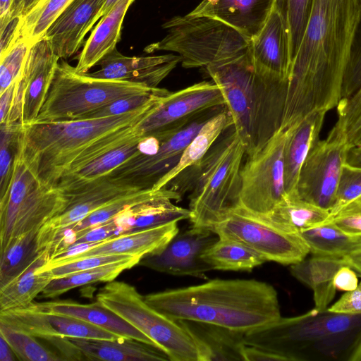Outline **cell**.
Masks as SVG:
<instances>
[{"label":"cell","instance_id":"1","mask_svg":"<svg viewBox=\"0 0 361 361\" xmlns=\"http://www.w3.org/2000/svg\"><path fill=\"white\" fill-rule=\"evenodd\" d=\"M360 11V0H314L291 64L281 128L336 108Z\"/></svg>","mask_w":361,"mask_h":361},{"label":"cell","instance_id":"2","mask_svg":"<svg viewBox=\"0 0 361 361\" xmlns=\"http://www.w3.org/2000/svg\"><path fill=\"white\" fill-rule=\"evenodd\" d=\"M145 302L174 320L213 324L247 332L281 317L278 293L255 279H213L144 295Z\"/></svg>","mask_w":361,"mask_h":361},{"label":"cell","instance_id":"3","mask_svg":"<svg viewBox=\"0 0 361 361\" xmlns=\"http://www.w3.org/2000/svg\"><path fill=\"white\" fill-rule=\"evenodd\" d=\"M244 339L284 361H361V314L314 308L247 331Z\"/></svg>","mask_w":361,"mask_h":361},{"label":"cell","instance_id":"4","mask_svg":"<svg viewBox=\"0 0 361 361\" xmlns=\"http://www.w3.org/2000/svg\"><path fill=\"white\" fill-rule=\"evenodd\" d=\"M250 47L240 56L205 67L221 91L247 156L260 150L280 129L288 86V81L257 73Z\"/></svg>","mask_w":361,"mask_h":361},{"label":"cell","instance_id":"5","mask_svg":"<svg viewBox=\"0 0 361 361\" xmlns=\"http://www.w3.org/2000/svg\"><path fill=\"white\" fill-rule=\"evenodd\" d=\"M162 98L138 109L114 116L54 122L34 121L21 126L20 148L40 180L47 185L57 187L75 159L94 142L113 132L136 125Z\"/></svg>","mask_w":361,"mask_h":361},{"label":"cell","instance_id":"6","mask_svg":"<svg viewBox=\"0 0 361 361\" xmlns=\"http://www.w3.org/2000/svg\"><path fill=\"white\" fill-rule=\"evenodd\" d=\"M245 154L234 126L226 130L199 164L178 173L167 188L190 195L191 226L210 230L239 204L240 171Z\"/></svg>","mask_w":361,"mask_h":361},{"label":"cell","instance_id":"7","mask_svg":"<svg viewBox=\"0 0 361 361\" xmlns=\"http://www.w3.org/2000/svg\"><path fill=\"white\" fill-rule=\"evenodd\" d=\"M166 35L145 49L147 53L176 52L186 68L207 67L245 54L251 39L230 25L204 16H175L163 25Z\"/></svg>","mask_w":361,"mask_h":361},{"label":"cell","instance_id":"8","mask_svg":"<svg viewBox=\"0 0 361 361\" xmlns=\"http://www.w3.org/2000/svg\"><path fill=\"white\" fill-rule=\"evenodd\" d=\"M66 204L62 190L40 180L19 143L9 189L0 198V250L17 238L40 230Z\"/></svg>","mask_w":361,"mask_h":361},{"label":"cell","instance_id":"9","mask_svg":"<svg viewBox=\"0 0 361 361\" xmlns=\"http://www.w3.org/2000/svg\"><path fill=\"white\" fill-rule=\"evenodd\" d=\"M156 88L138 82L98 78L88 73H80L62 60L58 63L45 102L34 121L81 119L115 100Z\"/></svg>","mask_w":361,"mask_h":361},{"label":"cell","instance_id":"10","mask_svg":"<svg viewBox=\"0 0 361 361\" xmlns=\"http://www.w3.org/2000/svg\"><path fill=\"white\" fill-rule=\"evenodd\" d=\"M96 301L146 335L170 360L199 361L196 344L181 322L148 305L135 286L108 282L96 295Z\"/></svg>","mask_w":361,"mask_h":361},{"label":"cell","instance_id":"11","mask_svg":"<svg viewBox=\"0 0 361 361\" xmlns=\"http://www.w3.org/2000/svg\"><path fill=\"white\" fill-rule=\"evenodd\" d=\"M224 106L200 112L176 124L147 135L140 151L109 176L128 180L143 188L153 186L178 164L188 144L200 128Z\"/></svg>","mask_w":361,"mask_h":361},{"label":"cell","instance_id":"12","mask_svg":"<svg viewBox=\"0 0 361 361\" xmlns=\"http://www.w3.org/2000/svg\"><path fill=\"white\" fill-rule=\"evenodd\" d=\"M211 231L219 238L245 244L266 261L283 265L298 263L310 253L307 245L299 235L279 229L262 215L240 204L230 209Z\"/></svg>","mask_w":361,"mask_h":361},{"label":"cell","instance_id":"13","mask_svg":"<svg viewBox=\"0 0 361 361\" xmlns=\"http://www.w3.org/2000/svg\"><path fill=\"white\" fill-rule=\"evenodd\" d=\"M288 129H280L256 153L247 156L240 171L239 204L268 214L287 197L284 187V148Z\"/></svg>","mask_w":361,"mask_h":361},{"label":"cell","instance_id":"14","mask_svg":"<svg viewBox=\"0 0 361 361\" xmlns=\"http://www.w3.org/2000/svg\"><path fill=\"white\" fill-rule=\"evenodd\" d=\"M350 149L345 137L333 127L326 139L319 140L307 154L300 171L297 197L330 212Z\"/></svg>","mask_w":361,"mask_h":361},{"label":"cell","instance_id":"15","mask_svg":"<svg viewBox=\"0 0 361 361\" xmlns=\"http://www.w3.org/2000/svg\"><path fill=\"white\" fill-rule=\"evenodd\" d=\"M60 59L42 38L30 49L20 76L13 82L12 102L1 125L25 126L37 117L49 91Z\"/></svg>","mask_w":361,"mask_h":361},{"label":"cell","instance_id":"16","mask_svg":"<svg viewBox=\"0 0 361 361\" xmlns=\"http://www.w3.org/2000/svg\"><path fill=\"white\" fill-rule=\"evenodd\" d=\"M218 238L210 230L191 226L178 232L159 252L142 257L139 264L171 275L205 279L212 269L202 255Z\"/></svg>","mask_w":361,"mask_h":361},{"label":"cell","instance_id":"17","mask_svg":"<svg viewBox=\"0 0 361 361\" xmlns=\"http://www.w3.org/2000/svg\"><path fill=\"white\" fill-rule=\"evenodd\" d=\"M142 189L145 188L107 175L73 190L63 192L66 199L64 209L40 229V234L48 245L56 233L113 201Z\"/></svg>","mask_w":361,"mask_h":361},{"label":"cell","instance_id":"18","mask_svg":"<svg viewBox=\"0 0 361 361\" xmlns=\"http://www.w3.org/2000/svg\"><path fill=\"white\" fill-rule=\"evenodd\" d=\"M224 105L226 102L219 86L213 81H202L170 92L136 126L147 135L207 109Z\"/></svg>","mask_w":361,"mask_h":361},{"label":"cell","instance_id":"19","mask_svg":"<svg viewBox=\"0 0 361 361\" xmlns=\"http://www.w3.org/2000/svg\"><path fill=\"white\" fill-rule=\"evenodd\" d=\"M0 323L48 341L63 338L113 340L121 337L68 315L39 310L32 303L26 307L0 312Z\"/></svg>","mask_w":361,"mask_h":361},{"label":"cell","instance_id":"20","mask_svg":"<svg viewBox=\"0 0 361 361\" xmlns=\"http://www.w3.org/2000/svg\"><path fill=\"white\" fill-rule=\"evenodd\" d=\"M178 222L172 221L110 238L79 253L52 258L43 269H49L82 258L97 255H129L142 258L161 250L179 232Z\"/></svg>","mask_w":361,"mask_h":361},{"label":"cell","instance_id":"21","mask_svg":"<svg viewBox=\"0 0 361 361\" xmlns=\"http://www.w3.org/2000/svg\"><path fill=\"white\" fill-rule=\"evenodd\" d=\"M180 61L179 55L172 54L127 56L116 48L97 63L99 70L88 73L98 78L138 82L155 88Z\"/></svg>","mask_w":361,"mask_h":361},{"label":"cell","instance_id":"22","mask_svg":"<svg viewBox=\"0 0 361 361\" xmlns=\"http://www.w3.org/2000/svg\"><path fill=\"white\" fill-rule=\"evenodd\" d=\"M105 0H73L46 31L43 38L60 59L75 54L84 38L98 20Z\"/></svg>","mask_w":361,"mask_h":361},{"label":"cell","instance_id":"23","mask_svg":"<svg viewBox=\"0 0 361 361\" xmlns=\"http://www.w3.org/2000/svg\"><path fill=\"white\" fill-rule=\"evenodd\" d=\"M250 49L257 73L269 80L288 81L291 68L288 36L274 8L260 33L251 39Z\"/></svg>","mask_w":361,"mask_h":361},{"label":"cell","instance_id":"24","mask_svg":"<svg viewBox=\"0 0 361 361\" xmlns=\"http://www.w3.org/2000/svg\"><path fill=\"white\" fill-rule=\"evenodd\" d=\"M274 0H202L189 14L219 20L250 39L266 24Z\"/></svg>","mask_w":361,"mask_h":361},{"label":"cell","instance_id":"25","mask_svg":"<svg viewBox=\"0 0 361 361\" xmlns=\"http://www.w3.org/2000/svg\"><path fill=\"white\" fill-rule=\"evenodd\" d=\"M181 196L166 187L154 197L129 207L111 219L116 236L190 218L189 209L175 205Z\"/></svg>","mask_w":361,"mask_h":361},{"label":"cell","instance_id":"26","mask_svg":"<svg viewBox=\"0 0 361 361\" xmlns=\"http://www.w3.org/2000/svg\"><path fill=\"white\" fill-rule=\"evenodd\" d=\"M81 360L107 361H168L161 350L138 340L66 338Z\"/></svg>","mask_w":361,"mask_h":361},{"label":"cell","instance_id":"27","mask_svg":"<svg viewBox=\"0 0 361 361\" xmlns=\"http://www.w3.org/2000/svg\"><path fill=\"white\" fill-rule=\"evenodd\" d=\"M192 337L199 361H244L245 332L221 326L190 320H178Z\"/></svg>","mask_w":361,"mask_h":361},{"label":"cell","instance_id":"28","mask_svg":"<svg viewBox=\"0 0 361 361\" xmlns=\"http://www.w3.org/2000/svg\"><path fill=\"white\" fill-rule=\"evenodd\" d=\"M326 111H314L288 128L284 148V187L288 197H297L301 167L310 150L319 140Z\"/></svg>","mask_w":361,"mask_h":361},{"label":"cell","instance_id":"29","mask_svg":"<svg viewBox=\"0 0 361 361\" xmlns=\"http://www.w3.org/2000/svg\"><path fill=\"white\" fill-rule=\"evenodd\" d=\"M32 305L39 310L68 315L97 326L118 336L134 338L157 348L154 342L146 335L104 307L97 301L90 304H81L71 300H54L33 302Z\"/></svg>","mask_w":361,"mask_h":361},{"label":"cell","instance_id":"30","mask_svg":"<svg viewBox=\"0 0 361 361\" xmlns=\"http://www.w3.org/2000/svg\"><path fill=\"white\" fill-rule=\"evenodd\" d=\"M134 0H119L115 6L100 18L78 56L75 70L88 73L92 67L116 48L126 12Z\"/></svg>","mask_w":361,"mask_h":361},{"label":"cell","instance_id":"31","mask_svg":"<svg viewBox=\"0 0 361 361\" xmlns=\"http://www.w3.org/2000/svg\"><path fill=\"white\" fill-rule=\"evenodd\" d=\"M344 265L343 258L312 255L291 264L290 271L293 276L312 290L314 308L323 310L335 297L334 276Z\"/></svg>","mask_w":361,"mask_h":361},{"label":"cell","instance_id":"32","mask_svg":"<svg viewBox=\"0 0 361 361\" xmlns=\"http://www.w3.org/2000/svg\"><path fill=\"white\" fill-rule=\"evenodd\" d=\"M52 258L49 250L22 274L0 288V312L26 307L55 278L51 269L43 267Z\"/></svg>","mask_w":361,"mask_h":361},{"label":"cell","instance_id":"33","mask_svg":"<svg viewBox=\"0 0 361 361\" xmlns=\"http://www.w3.org/2000/svg\"><path fill=\"white\" fill-rule=\"evenodd\" d=\"M233 125L232 117L226 106L203 125L185 149L176 166L159 180L152 189L160 190L178 173L199 164L221 135Z\"/></svg>","mask_w":361,"mask_h":361},{"label":"cell","instance_id":"34","mask_svg":"<svg viewBox=\"0 0 361 361\" xmlns=\"http://www.w3.org/2000/svg\"><path fill=\"white\" fill-rule=\"evenodd\" d=\"M143 135L135 140L116 147L98 157L82 169L63 176L57 187L63 192H68L109 175L130 158L140 151V142Z\"/></svg>","mask_w":361,"mask_h":361},{"label":"cell","instance_id":"35","mask_svg":"<svg viewBox=\"0 0 361 361\" xmlns=\"http://www.w3.org/2000/svg\"><path fill=\"white\" fill-rule=\"evenodd\" d=\"M262 216L279 229L300 235L304 230L324 222L329 212L298 197L287 196Z\"/></svg>","mask_w":361,"mask_h":361},{"label":"cell","instance_id":"36","mask_svg":"<svg viewBox=\"0 0 361 361\" xmlns=\"http://www.w3.org/2000/svg\"><path fill=\"white\" fill-rule=\"evenodd\" d=\"M300 236L314 255L343 258L361 247V237L348 235L330 221L305 229Z\"/></svg>","mask_w":361,"mask_h":361},{"label":"cell","instance_id":"37","mask_svg":"<svg viewBox=\"0 0 361 361\" xmlns=\"http://www.w3.org/2000/svg\"><path fill=\"white\" fill-rule=\"evenodd\" d=\"M46 250L42 244L39 230L17 238L1 250L0 288L22 274Z\"/></svg>","mask_w":361,"mask_h":361},{"label":"cell","instance_id":"38","mask_svg":"<svg viewBox=\"0 0 361 361\" xmlns=\"http://www.w3.org/2000/svg\"><path fill=\"white\" fill-rule=\"evenodd\" d=\"M212 270L247 271L267 262L250 247L238 241L219 238L202 255Z\"/></svg>","mask_w":361,"mask_h":361},{"label":"cell","instance_id":"39","mask_svg":"<svg viewBox=\"0 0 361 361\" xmlns=\"http://www.w3.org/2000/svg\"><path fill=\"white\" fill-rule=\"evenodd\" d=\"M141 259V257L135 256L120 262L54 279L42 292V297L54 298L78 286L97 282L112 281L125 270L139 264Z\"/></svg>","mask_w":361,"mask_h":361},{"label":"cell","instance_id":"40","mask_svg":"<svg viewBox=\"0 0 361 361\" xmlns=\"http://www.w3.org/2000/svg\"><path fill=\"white\" fill-rule=\"evenodd\" d=\"M72 1L38 0L29 13L20 18L16 37H23L33 44L40 40L49 27Z\"/></svg>","mask_w":361,"mask_h":361},{"label":"cell","instance_id":"41","mask_svg":"<svg viewBox=\"0 0 361 361\" xmlns=\"http://www.w3.org/2000/svg\"><path fill=\"white\" fill-rule=\"evenodd\" d=\"M314 0H274L288 36L291 64L304 35Z\"/></svg>","mask_w":361,"mask_h":361},{"label":"cell","instance_id":"42","mask_svg":"<svg viewBox=\"0 0 361 361\" xmlns=\"http://www.w3.org/2000/svg\"><path fill=\"white\" fill-rule=\"evenodd\" d=\"M0 335L21 360L60 361L63 359L41 344L36 337L0 323Z\"/></svg>","mask_w":361,"mask_h":361},{"label":"cell","instance_id":"43","mask_svg":"<svg viewBox=\"0 0 361 361\" xmlns=\"http://www.w3.org/2000/svg\"><path fill=\"white\" fill-rule=\"evenodd\" d=\"M34 44L18 37L0 54V93L20 76Z\"/></svg>","mask_w":361,"mask_h":361},{"label":"cell","instance_id":"44","mask_svg":"<svg viewBox=\"0 0 361 361\" xmlns=\"http://www.w3.org/2000/svg\"><path fill=\"white\" fill-rule=\"evenodd\" d=\"M21 125H1L0 198L8 192L13 174L14 163L19 148Z\"/></svg>","mask_w":361,"mask_h":361},{"label":"cell","instance_id":"45","mask_svg":"<svg viewBox=\"0 0 361 361\" xmlns=\"http://www.w3.org/2000/svg\"><path fill=\"white\" fill-rule=\"evenodd\" d=\"M170 92L166 89L157 87L154 90L131 95L115 100L86 114L81 119L110 117L121 115L157 101Z\"/></svg>","mask_w":361,"mask_h":361},{"label":"cell","instance_id":"46","mask_svg":"<svg viewBox=\"0 0 361 361\" xmlns=\"http://www.w3.org/2000/svg\"><path fill=\"white\" fill-rule=\"evenodd\" d=\"M336 109L338 125L350 140L361 145V87L351 96L341 99Z\"/></svg>","mask_w":361,"mask_h":361},{"label":"cell","instance_id":"47","mask_svg":"<svg viewBox=\"0 0 361 361\" xmlns=\"http://www.w3.org/2000/svg\"><path fill=\"white\" fill-rule=\"evenodd\" d=\"M361 197V167L345 162L336 188L335 202L329 212L334 214L350 202Z\"/></svg>","mask_w":361,"mask_h":361},{"label":"cell","instance_id":"48","mask_svg":"<svg viewBox=\"0 0 361 361\" xmlns=\"http://www.w3.org/2000/svg\"><path fill=\"white\" fill-rule=\"evenodd\" d=\"M361 87V11L355 30L349 59L343 76L341 99L347 98Z\"/></svg>","mask_w":361,"mask_h":361},{"label":"cell","instance_id":"49","mask_svg":"<svg viewBox=\"0 0 361 361\" xmlns=\"http://www.w3.org/2000/svg\"><path fill=\"white\" fill-rule=\"evenodd\" d=\"M325 221L333 223L348 235L361 237V197L329 215Z\"/></svg>","mask_w":361,"mask_h":361},{"label":"cell","instance_id":"50","mask_svg":"<svg viewBox=\"0 0 361 361\" xmlns=\"http://www.w3.org/2000/svg\"><path fill=\"white\" fill-rule=\"evenodd\" d=\"M135 257L129 255H106L87 257L51 268L55 279L73 273L120 262Z\"/></svg>","mask_w":361,"mask_h":361},{"label":"cell","instance_id":"51","mask_svg":"<svg viewBox=\"0 0 361 361\" xmlns=\"http://www.w3.org/2000/svg\"><path fill=\"white\" fill-rule=\"evenodd\" d=\"M329 310L345 314H361V282L350 291H346Z\"/></svg>","mask_w":361,"mask_h":361},{"label":"cell","instance_id":"52","mask_svg":"<svg viewBox=\"0 0 361 361\" xmlns=\"http://www.w3.org/2000/svg\"><path fill=\"white\" fill-rule=\"evenodd\" d=\"M334 283L336 289L350 291L358 285L356 272L347 265L341 267L336 273Z\"/></svg>","mask_w":361,"mask_h":361},{"label":"cell","instance_id":"53","mask_svg":"<svg viewBox=\"0 0 361 361\" xmlns=\"http://www.w3.org/2000/svg\"><path fill=\"white\" fill-rule=\"evenodd\" d=\"M244 361H284L281 356L269 350L246 345L243 350Z\"/></svg>","mask_w":361,"mask_h":361},{"label":"cell","instance_id":"54","mask_svg":"<svg viewBox=\"0 0 361 361\" xmlns=\"http://www.w3.org/2000/svg\"><path fill=\"white\" fill-rule=\"evenodd\" d=\"M37 1L38 0H13L11 19L23 18L29 13Z\"/></svg>","mask_w":361,"mask_h":361},{"label":"cell","instance_id":"55","mask_svg":"<svg viewBox=\"0 0 361 361\" xmlns=\"http://www.w3.org/2000/svg\"><path fill=\"white\" fill-rule=\"evenodd\" d=\"M13 0H0V32L3 31L11 21V11Z\"/></svg>","mask_w":361,"mask_h":361},{"label":"cell","instance_id":"56","mask_svg":"<svg viewBox=\"0 0 361 361\" xmlns=\"http://www.w3.org/2000/svg\"><path fill=\"white\" fill-rule=\"evenodd\" d=\"M345 265L361 276V247L343 257Z\"/></svg>","mask_w":361,"mask_h":361},{"label":"cell","instance_id":"57","mask_svg":"<svg viewBox=\"0 0 361 361\" xmlns=\"http://www.w3.org/2000/svg\"><path fill=\"white\" fill-rule=\"evenodd\" d=\"M15 355L8 343L0 335V361H13Z\"/></svg>","mask_w":361,"mask_h":361},{"label":"cell","instance_id":"58","mask_svg":"<svg viewBox=\"0 0 361 361\" xmlns=\"http://www.w3.org/2000/svg\"><path fill=\"white\" fill-rule=\"evenodd\" d=\"M346 162L350 165L361 167V147L351 148L348 152Z\"/></svg>","mask_w":361,"mask_h":361},{"label":"cell","instance_id":"59","mask_svg":"<svg viewBox=\"0 0 361 361\" xmlns=\"http://www.w3.org/2000/svg\"><path fill=\"white\" fill-rule=\"evenodd\" d=\"M119 0H105L104 5L97 16V20L100 19L105 14L109 13L118 2Z\"/></svg>","mask_w":361,"mask_h":361},{"label":"cell","instance_id":"60","mask_svg":"<svg viewBox=\"0 0 361 361\" xmlns=\"http://www.w3.org/2000/svg\"><path fill=\"white\" fill-rule=\"evenodd\" d=\"M360 5H361V0H360Z\"/></svg>","mask_w":361,"mask_h":361}]
</instances>
